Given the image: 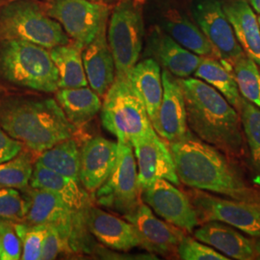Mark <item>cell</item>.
Returning a JSON list of instances; mask_svg holds the SVG:
<instances>
[{"instance_id":"41","label":"cell","mask_w":260,"mask_h":260,"mask_svg":"<svg viewBox=\"0 0 260 260\" xmlns=\"http://www.w3.org/2000/svg\"><path fill=\"white\" fill-rule=\"evenodd\" d=\"M134 1H135V2H137V3H138V2H140V3H142V2H144L145 0H134Z\"/></svg>"},{"instance_id":"21","label":"cell","mask_w":260,"mask_h":260,"mask_svg":"<svg viewBox=\"0 0 260 260\" xmlns=\"http://www.w3.org/2000/svg\"><path fill=\"white\" fill-rule=\"evenodd\" d=\"M30 186L46 189L59 196L74 213H83L90 205H93V197L79 181L57 174L36 162Z\"/></svg>"},{"instance_id":"40","label":"cell","mask_w":260,"mask_h":260,"mask_svg":"<svg viewBox=\"0 0 260 260\" xmlns=\"http://www.w3.org/2000/svg\"><path fill=\"white\" fill-rule=\"evenodd\" d=\"M251 6L258 14H260V0H251Z\"/></svg>"},{"instance_id":"26","label":"cell","mask_w":260,"mask_h":260,"mask_svg":"<svg viewBox=\"0 0 260 260\" xmlns=\"http://www.w3.org/2000/svg\"><path fill=\"white\" fill-rule=\"evenodd\" d=\"M83 47L75 42L49 50L58 73V88H80L88 86L82 60Z\"/></svg>"},{"instance_id":"7","label":"cell","mask_w":260,"mask_h":260,"mask_svg":"<svg viewBox=\"0 0 260 260\" xmlns=\"http://www.w3.org/2000/svg\"><path fill=\"white\" fill-rule=\"evenodd\" d=\"M144 39L142 12L134 0H121L112 12L107 41L115 62L116 78L128 79L139 60Z\"/></svg>"},{"instance_id":"33","label":"cell","mask_w":260,"mask_h":260,"mask_svg":"<svg viewBox=\"0 0 260 260\" xmlns=\"http://www.w3.org/2000/svg\"><path fill=\"white\" fill-rule=\"evenodd\" d=\"M14 223L22 246L20 259L41 260L47 225L29 224L25 222H14Z\"/></svg>"},{"instance_id":"25","label":"cell","mask_w":260,"mask_h":260,"mask_svg":"<svg viewBox=\"0 0 260 260\" xmlns=\"http://www.w3.org/2000/svg\"><path fill=\"white\" fill-rule=\"evenodd\" d=\"M55 100L75 127L92 120L103 106L101 96L87 86L58 89Z\"/></svg>"},{"instance_id":"14","label":"cell","mask_w":260,"mask_h":260,"mask_svg":"<svg viewBox=\"0 0 260 260\" xmlns=\"http://www.w3.org/2000/svg\"><path fill=\"white\" fill-rule=\"evenodd\" d=\"M123 217L133 225L139 237L140 247L164 256L177 255V247L185 232L156 218L145 203Z\"/></svg>"},{"instance_id":"32","label":"cell","mask_w":260,"mask_h":260,"mask_svg":"<svg viewBox=\"0 0 260 260\" xmlns=\"http://www.w3.org/2000/svg\"><path fill=\"white\" fill-rule=\"evenodd\" d=\"M233 75L242 96L260 109V73L249 56H242L233 67Z\"/></svg>"},{"instance_id":"13","label":"cell","mask_w":260,"mask_h":260,"mask_svg":"<svg viewBox=\"0 0 260 260\" xmlns=\"http://www.w3.org/2000/svg\"><path fill=\"white\" fill-rule=\"evenodd\" d=\"M132 148L135 152L141 192L158 179H166L176 186L180 184L169 146L155 130L136 141Z\"/></svg>"},{"instance_id":"15","label":"cell","mask_w":260,"mask_h":260,"mask_svg":"<svg viewBox=\"0 0 260 260\" xmlns=\"http://www.w3.org/2000/svg\"><path fill=\"white\" fill-rule=\"evenodd\" d=\"M21 192L27 203L23 222L55 226L70 247L75 213L64 201L50 191L31 186L22 189Z\"/></svg>"},{"instance_id":"39","label":"cell","mask_w":260,"mask_h":260,"mask_svg":"<svg viewBox=\"0 0 260 260\" xmlns=\"http://www.w3.org/2000/svg\"><path fill=\"white\" fill-rule=\"evenodd\" d=\"M251 242H252L254 259L260 260V236L253 237V239H251Z\"/></svg>"},{"instance_id":"4","label":"cell","mask_w":260,"mask_h":260,"mask_svg":"<svg viewBox=\"0 0 260 260\" xmlns=\"http://www.w3.org/2000/svg\"><path fill=\"white\" fill-rule=\"evenodd\" d=\"M0 83L55 93L58 73L46 47L21 40H0Z\"/></svg>"},{"instance_id":"19","label":"cell","mask_w":260,"mask_h":260,"mask_svg":"<svg viewBox=\"0 0 260 260\" xmlns=\"http://www.w3.org/2000/svg\"><path fill=\"white\" fill-rule=\"evenodd\" d=\"M107 23L93 41L83 47L82 60L88 84L100 96H104L116 77L115 62L107 41Z\"/></svg>"},{"instance_id":"8","label":"cell","mask_w":260,"mask_h":260,"mask_svg":"<svg viewBox=\"0 0 260 260\" xmlns=\"http://www.w3.org/2000/svg\"><path fill=\"white\" fill-rule=\"evenodd\" d=\"M92 197L98 205L123 216L133 211L143 203L138 182L137 163L130 144L119 143L116 166L106 181Z\"/></svg>"},{"instance_id":"18","label":"cell","mask_w":260,"mask_h":260,"mask_svg":"<svg viewBox=\"0 0 260 260\" xmlns=\"http://www.w3.org/2000/svg\"><path fill=\"white\" fill-rule=\"evenodd\" d=\"M87 231L98 241L116 251H129L140 247V240L133 225L127 221L90 205L83 212Z\"/></svg>"},{"instance_id":"43","label":"cell","mask_w":260,"mask_h":260,"mask_svg":"<svg viewBox=\"0 0 260 260\" xmlns=\"http://www.w3.org/2000/svg\"><path fill=\"white\" fill-rule=\"evenodd\" d=\"M2 1H3V0H0V2H2Z\"/></svg>"},{"instance_id":"35","label":"cell","mask_w":260,"mask_h":260,"mask_svg":"<svg viewBox=\"0 0 260 260\" xmlns=\"http://www.w3.org/2000/svg\"><path fill=\"white\" fill-rule=\"evenodd\" d=\"M177 255L183 260H229L223 253L205 243L184 236L177 247Z\"/></svg>"},{"instance_id":"20","label":"cell","mask_w":260,"mask_h":260,"mask_svg":"<svg viewBox=\"0 0 260 260\" xmlns=\"http://www.w3.org/2000/svg\"><path fill=\"white\" fill-rule=\"evenodd\" d=\"M147 55L178 78H187L194 75L203 57L197 55L180 46L173 38L159 30L149 38Z\"/></svg>"},{"instance_id":"10","label":"cell","mask_w":260,"mask_h":260,"mask_svg":"<svg viewBox=\"0 0 260 260\" xmlns=\"http://www.w3.org/2000/svg\"><path fill=\"white\" fill-rule=\"evenodd\" d=\"M188 197L200 223L218 221L252 237L260 236V205L219 198L198 189Z\"/></svg>"},{"instance_id":"30","label":"cell","mask_w":260,"mask_h":260,"mask_svg":"<svg viewBox=\"0 0 260 260\" xmlns=\"http://www.w3.org/2000/svg\"><path fill=\"white\" fill-rule=\"evenodd\" d=\"M240 118L245 141L250 152L251 171L254 182L260 186V109L242 98ZM260 188V187H259Z\"/></svg>"},{"instance_id":"12","label":"cell","mask_w":260,"mask_h":260,"mask_svg":"<svg viewBox=\"0 0 260 260\" xmlns=\"http://www.w3.org/2000/svg\"><path fill=\"white\" fill-rule=\"evenodd\" d=\"M141 199L164 221L185 233L194 232L200 224L189 197L166 179H158L142 190Z\"/></svg>"},{"instance_id":"38","label":"cell","mask_w":260,"mask_h":260,"mask_svg":"<svg viewBox=\"0 0 260 260\" xmlns=\"http://www.w3.org/2000/svg\"><path fill=\"white\" fill-rule=\"evenodd\" d=\"M24 148L22 143L12 138L0 126V164L15 157Z\"/></svg>"},{"instance_id":"31","label":"cell","mask_w":260,"mask_h":260,"mask_svg":"<svg viewBox=\"0 0 260 260\" xmlns=\"http://www.w3.org/2000/svg\"><path fill=\"white\" fill-rule=\"evenodd\" d=\"M34 152L22 149L18 155L0 164V188L22 190L27 187L35 165Z\"/></svg>"},{"instance_id":"34","label":"cell","mask_w":260,"mask_h":260,"mask_svg":"<svg viewBox=\"0 0 260 260\" xmlns=\"http://www.w3.org/2000/svg\"><path fill=\"white\" fill-rule=\"evenodd\" d=\"M27 203L22 194L14 188H0V220L23 222Z\"/></svg>"},{"instance_id":"5","label":"cell","mask_w":260,"mask_h":260,"mask_svg":"<svg viewBox=\"0 0 260 260\" xmlns=\"http://www.w3.org/2000/svg\"><path fill=\"white\" fill-rule=\"evenodd\" d=\"M0 40L26 41L47 49L71 43L36 0H11L0 6Z\"/></svg>"},{"instance_id":"2","label":"cell","mask_w":260,"mask_h":260,"mask_svg":"<svg viewBox=\"0 0 260 260\" xmlns=\"http://www.w3.org/2000/svg\"><path fill=\"white\" fill-rule=\"evenodd\" d=\"M185 99L188 127L205 143L233 158L245 153L240 114L223 94L198 78H178Z\"/></svg>"},{"instance_id":"23","label":"cell","mask_w":260,"mask_h":260,"mask_svg":"<svg viewBox=\"0 0 260 260\" xmlns=\"http://www.w3.org/2000/svg\"><path fill=\"white\" fill-rule=\"evenodd\" d=\"M128 80L133 91L144 104L152 125L156 119L163 96L160 66L152 58L137 62L130 72Z\"/></svg>"},{"instance_id":"16","label":"cell","mask_w":260,"mask_h":260,"mask_svg":"<svg viewBox=\"0 0 260 260\" xmlns=\"http://www.w3.org/2000/svg\"><path fill=\"white\" fill-rule=\"evenodd\" d=\"M163 96L152 127L167 142L182 138L189 132L185 99L179 79L167 70L162 71Z\"/></svg>"},{"instance_id":"11","label":"cell","mask_w":260,"mask_h":260,"mask_svg":"<svg viewBox=\"0 0 260 260\" xmlns=\"http://www.w3.org/2000/svg\"><path fill=\"white\" fill-rule=\"evenodd\" d=\"M193 15L212 45L217 59L233 72L235 63L245 52L221 4L217 0H199L193 6Z\"/></svg>"},{"instance_id":"3","label":"cell","mask_w":260,"mask_h":260,"mask_svg":"<svg viewBox=\"0 0 260 260\" xmlns=\"http://www.w3.org/2000/svg\"><path fill=\"white\" fill-rule=\"evenodd\" d=\"M0 126L38 154L73 138L76 132L56 100L41 96L1 98Z\"/></svg>"},{"instance_id":"36","label":"cell","mask_w":260,"mask_h":260,"mask_svg":"<svg viewBox=\"0 0 260 260\" xmlns=\"http://www.w3.org/2000/svg\"><path fill=\"white\" fill-rule=\"evenodd\" d=\"M22 246L15 223L0 220V260H19Z\"/></svg>"},{"instance_id":"27","label":"cell","mask_w":260,"mask_h":260,"mask_svg":"<svg viewBox=\"0 0 260 260\" xmlns=\"http://www.w3.org/2000/svg\"><path fill=\"white\" fill-rule=\"evenodd\" d=\"M196 77L211 85L239 112L242 96L233 72L213 57H203L201 64L194 73Z\"/></svg>"},{"instance_id":"24","label":"cell","mask_w":260,"mask_h":260,"mask_svg":"<svg viewBox=\"0 0 260 260\" xmlns=\"http://www.w3.org/2000/svg\"><path fill=\"white\" fill-rule=\"evenodd\" d=\"M223 12L244 52L260 66L259 22L249 3L233 1L223 7Z\"/></svg>"},{"instance_id":"28","label":"cell","mask_w":260,"mask_h":260,"mask_svg":"<svg viewBox=\"0 0 260 260\" xmlns=\"http://www.w3.org/2000/svg\"><path fill=\"white\" fill-rule=\"evenodd\" d=\"M168 35L180 46L202 57H216L213 47L205 33L185 17L173 13L164 22Z\"/></svg>"},{"instance_id":"9","label":"cell","mask_w":260,"mask_h":260,"mask_svg":"<svg viewBox=\"0 0 260 260\" xmlns=\"http://www.w3.org/2000/svg\"><path fill=\"white\" fill-rule=\"evenodd\" d=\"M45 9L66 34L81 47L89 45L109 16V9L93 0H50Z\"/></svg>"},{"instance_id":"1","label":"cell","mask_w":260,"mask_h":260,"mask_svg":"<svg viewBox=\"0 0 260 260\" xmlns=\"http://www.w3.org/2000/svg\"><path fill=\"white\" fill-rule=\"evenodd\" d=\"M177 177L193 189L225 196L232 200L260 205V190L251 186L230 156L190 131L170 142Z\"/></svg>"},{"instance_id":"29","label":"cell","mask_w":260,"mask_h":260,"mask_svg":"<svg viewBox=\"0 0 260 260\" xmlns=\"http://www.w3.org/2000/svg\"><path fill=\"white\" fill-rule=\"evenodd\" d=\"M36 163L79 181L80 149L74 138L61 141L43 151L36 159Z\"/></svg>"},{"instance_id":"6","label":"cell","mask_w":260,"mask_h":260,"mask_svg":"<svg viewBox=\"0 0 260 260\" xmlns=\"http://www.w3.org/2000/svg\"><path fill=\"white\" fill-rule=\"evenodd\" d=\"M101 111L103 127L119 143L132 146L153 130L147 110L133 91L128 79L115 77L104 94Z\"/></svg>"},{"instance_id":"22","label":"cell","mask_w":260,"mask_h":260,"mask_svg":"<svg viewBox=\"0 0 260 260\" xmlns=\"http://www.w3.org/2000/svg\"><path fill=\"white\" fill-rule=\"evenodd\" d=\"M199 241L221 251L229 258L238 260L254 259L252 242L230 224L209 221L202 223L194 232Z\"/></svg>"},{"instance_id":"17","label":"cell","mask_w":260,"mask_h":260,"mask_svg":"<svg viewBox=\"0 0 260 260\" xmlns=\"http://www.w3.org/2000/svg\"><path fill=\"white\" fill-rule=\"evenodd\" d=\"M119 143L102 136L88 140L80 150L79 181L93 195L110 176L118 160Z\"/></svg>"},{"instance_id":"37","label":"cell","mask_w":260,"mask_h":260,"mask_svg":"<svg viewBox=\"0 0 260 260\" xmlns=\"http://www.w3.org/2000/svg\"><path fill=\"white\" fill-rule=\"evenodd\" d=\"M68 251H71V249L59 230L55 226L47 225V234L42 249L41 260L55 259L61 252Z\"/></svg>"},{"instance_id":"44","label":"cell","mask_w":260,"mask_h":260,"mask_svg":"<svg viewBox=\"0 0 260 260\" xmlns=\"http://www.w3.org/2000/svg\"><path fill=\"white\" fill-rule=\"evenodd\" d=\"M93 1H96V0H93Z\"/></svg>"},{"instance_id":"42","label":"cell","mask_w":260,"mask_h":260,"mask_svg":"<svg viewBox=\"0 0 260 260\" xmlns=\"http://www.w3.org/2000/svg\"><path fill=\"white\" fill-rule=\"evenodd\" d=\"M258 22H259V24H260V17H259V18H258Z\"/></svg>"}]
</instances>
